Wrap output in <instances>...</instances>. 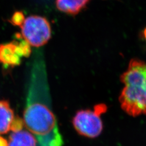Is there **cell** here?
<instances>
[{
  "label": "cell",
  "instance_id": "obj_1",
  "mask_svg": "<svg viewBox=\"0 0 146 146\" xmlns=\"http://www.w3.org/2000/svg\"><path fill=\"white\" fill-rule=\"evenodd\" d=\"M121 80L124 85L119 98L122 109L133 117L146 115V62L131 59Z\"/></svg>",
  "mask_w": 146,
  "mask_h": 146
},
{
  "label": "cell",
  "instance_id": "obj_2",
  "mask_svg": "<svg viewBox=\"0 0 146 146\" xmlns=\"http://www.w3.org/2000/svg\"><path fill=\"white\" fill-rule=\"evenodd\" d=\"M25 125L36 136L43 138L57 131L56 119L46 105L35 102L29 104L24 111Z\"/></svg>",
  "mask_w": 146,
  "mask_h": 146
},
{
  "label": "cell",
  "instance_id": "obj_3",
  "mask_svg": "<svg viewBox=\"0 0 146 146\" xmlns=\"http://www.w3.org/2000/svg\"><path fill=\"white\" fill-rule=\"evenodd\" d=\"M107 111V106L98 104L94 110L84 109L77 111L72 117V123L80 135L88 138L98 137L103 131L104 125L100 116Z\"/></svg>",
  "mask_w": 146,
  "mask_h": 146
},
{
  "label": "cell",
  "instance_id": "obj_4",
  "mask_svg": "<svg viewBox=\"0 0 146 146\" xmlns=\"http://www.w3.org/2000/svg\"><path fill=\"white\" fill-rule=\"evenodd\" d=\"M21 35L31 46L40 47L51 38V27L44 17L31 15L27 17L21 27Z\"/></svg>",
  "mask_w": 146,
  "mask_h": 146
},
{
  "label": "cell",
  "instance_id": "obj_5",
  "mask_svg": "<svg viewBox=\"0 0 146 146\" xmlns=\"http://www.w3.org/2000/svg\"><path fill=\"white\" fill-rule=\"evenodd\" d=\"M15 40L0 44V63L6 67L13 68L20 65L23 57H29L31 54V45L17 34Z\"/></svg>",
  "mask_w": 146,
  "mask_h": 146
},
{
  "label": "cell",
  "instance_id": "obj_6",
  "mask_svg": "<svg viewBox=\"0 0 146 146\" xmlns=\"http://www.w3.org/2000/svg\"><path fill=\"white\" fill-rule=\"evenodd\" d=\"M90 0H56L59 11L70 15H76L87 6Z\"/></svg>",
  "mask_w": 146,
  "mask_h": 146
},
{
  "label": "cell",
  "instance_id": "obj_7",
  "mask_svg": "<svg viewBox=\"0 0 146 146\" xmlns=\"http://www.w3.org/2000/svg\"><path fill=\"white\" fill-rule=\"evenodd\" d=\"M14 113L9 101L0 100V135L6 134L10 130Z\"/></svg>",
  "mask_w": 146,
  "mask_h": 146
},
{
  "label": "cell",
  "instance_id": "obj_8",
  "mask_svg": "<svg viewBox=\"0 0 146 146\" xmlns=\"http://www.w3.org/2000/svg\"><path fill=\"white\" fill-rule=\"evenodd\" d=\"M9 146H36V141L29 132L21 130L13 133L9 136Z\"/></svg>",
  "mask_w": 146,
  "mask_h": 146
},
{
  "label": "cell",
  "instance_id": "obj_9",
  "mask_svg": "<svg viewBox=\"0 0 146 146\" xmlns=\"http://www.w3.org/2000/svg\"><path fill=\"white\" fill-rule=\"evenodd\" d=\"M25 19L26 18L23 12L18 11L13 13L10 19L8 20V21L13 26L21 27L23 24Z\"/></svg>",
  "mask_w": 146,
  "mask_h": 146
},
{
  "label": "cell",
  "instance_id": "obj_10",
  "mask_svg": "<svg viewBox=\"0 0 146 146\" xmlns=\"http://www.w3.org/2000/svg\"><path fill=\"white\" fill-rule=\"evenodd\" d=\"M25 127V122L24 120L18 116L14 117L11 123V129L13 132L19 131L23 130Z\"/></svg>",
  "mask_w": 146,
  "mask_h": 146
},
{
  "label": "cell",
  "instance_id": "obj_11",
  "mask_svg": "<svg viewBox=\"0 0 146 146\" xmlns=\"http://www.w3.org/2000/svg\"><path fill=\"white\" fill-rule=\"evenodd\" d=\"M0 146H9L7 141L1 136H0Z\"/></svg>",
  "mask_w": 146,
  "mask_h": 146
},
{
  "label": "cell",
  "instance_id": "obj_12",
  "mask_svg": "<svg viewBox=\"0 0 146 146\" xmlns=\"http://www.w3.org/2000/svg\"><path fill=\"white\" fill-rule=\"evenodd\" d=\"M143 36H144V39L146 40V27L143 31Z\"/></svg>",
  "mask_w": 146,
  "mask_h": 146
}]
</instances>
